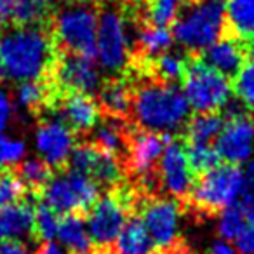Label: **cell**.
Segmentation results:
<instances>
[{
    "label": "cell",
    "mask_w": 254,
    "mask_h": 254,
    "mask_svg": "<svg viewBox=\"0 0 254 254\" xmlns=\"http://www.w3.org/2000/svg\"><path fill=\"white\" fill-rule=\"evenodd\" d=\"M0 64L14 82L42 80L56 64L54 42L44 26H16L0 37Z\"/></svg>",
    "instance_id": "obj_1"
},
{
    "label": "cell",
    "mask_w": 254,
    "mask_h": 254,
    "mask_svg": "<svg viewBox=\"0 0 254 254\" xmlns=\"http://www.w3.org/2000/svg\"><path fill=\"white\" fill-rule=\"evenodd\" d=\"M131 112L143 131L169 136L187 127L190 105L174 84L148 82L132 92Z\"/></svg>",
    "instance_id": "obj_2"
},
{
    "label": "cell",
    "mask_w": 254,
    "mask_h": 254,
    "mask_svg": "<svg viewBox=\"0 0 254 254\" xmlns=\"http://www.w3.org/2000/svg\"><path fill=\"white\" fill-rule=\"evenodd\" d=\"M226 28L225 0H195L173 25V39L191 53H200L223 37Z\"/></svg>",
    "instance_id": "obj_3"
},
{
    "label": "cell",
    "mask_w": 254,
    "mask_h": 254,
    "mask_svg": "<svg viewBox=\"0 0 254 254\" xmlns=\"http://www.w3.org/2000/svg\"><path fill=\"white\" fill-rule=\"evenodd\" d=\"M183 94L197 113H218L232 101L233 85L228 77L211 68L204 60L188 61L183 75Z\"/></svg>",
    "instance_id": "obj_4"
},
{
    "label": "cell",
    "mask_w": 254,
    "mask_h": 254,
    "mask_svg": "<svg viewBox=\"0 0 254 254\" xmlns=\"http://www.w3.org/2000/svg\"><path fill=\"white\" fill-rule=\"evenodd\" d=\"M98 19L99 12L91 5H66L58 12L53 23L56 42L68 54L96 60Z\"/></svg>",
    "instance_id": "obj_5"
},
{
    "label": "cell",
    "mask_w": 254,
    "mask_h": 254,
    "mask_svg": "<svg viewBox=\"0 0 254 254\" xmlns=\"http://www.w3.org/2000/svg\"><path fill=\"white\" fill-rule=\"evenodd\" d=\"M244 171L239 166H218L193 183L191 202L200 211L221 212L239 204L244 191Z\"/></svg>",
    "instance_id": "obj_6"
},
{
    "label": "cell",
    "mask_w": 254,
    "mask_h": 254,
    "mask_svg": "<svg viewBox=\"0 0 254 254\" xmlns=\"http://www.w3.org/2000/svg\"><path fill=\"white\" fill-rule=\"evenodd\" d=\"M132 53L131 26L117 9L99 12L96 35V63L110 73H119L127 66Z\"/></svg>",
    "instance_id": "obj_7"
},
{
    "label": "cell",
    "mask_w": 254,
    "mask_h": 254,
    "mask_svg": "<svg viewBox=\"0 0 254 254\" xmlns=\"http://www.w3.org/2000/svg\"><path fill=\"white\" fill-rule=\"evenodd\" d=\"M44 204L58 214H78L89 211L99 200V185L78 171H63L51 176L42 188Z\"/></svg>",
    "instance_id": "obj_8"
},
{
    "label": "cell",
    "mask_w": 254,
    "mask_h": 254,
    "mask_svg": "<svg viewBox=\"0 0 254 254\" xmlns=\"http://www.w3.org/2000/svg\"><path fill=\"white\" fill-rule=\"evenodd\" d=\"M131 207V195L115 191L101 197L91 209L87 216V228L94 246H113L127 223V211Z\"/></svg>",
    "instance_id": "obj_9"
},
{
    "label": "cell",
    "mask_w": 254,
    "mask_h": 254,
    "mask_svg": "<svg viewBox=\"0 0 254 254\" xmlns=\"http://www.w3.org/2000/svg\"><path fill=\"white\" fill-rule=\"evenodd\" d=\"M139 219L157 249H173L181 230V207L174 198L157 197L146 200Z\"/></svg>",
    "instance_id": "obj_10"
},
{
    "label": "cell",
    "mask_w": 254,
    "mask_h": 254,
    "mask_svg": "<svg viewBox=\"0 0 254 254\" xmlns=\"http://www.w3.org/2000/svg\"><path fill=\"white\" fill-rule=\"evenodd\" d=\"M216 150L221 160H225L230 166L251 162V157L254 153L253 120L246 113L230 117L216 139Z\"/></svg>",
    "instance_id": "obj_11"
},
{
    "label": "cell",
    "mask_w": 254,
    "mask_h": 254,
    "mask_svg": "<svg viewBox=\"0 0 254 254\" xmlns=\"http://www.w3.org/2000/svg\"><path fill=\"white\" fill-rule=\"evenodd\" d=\"M159 169V183L171 197H187L193 188V169L188 162L187 148L178 139L167 141Z\"/></svg>",
    "instance_id": "obj_12"
},
{
    "label": "cell",
    "mask_w": 254,
    "mask_h": 254,
    "mask_svg": "<svg viewBox=\"0 0 254 254\" xmlns=\"http://www.w3.org/2000/svg\"><path fill=\"white\" fill-rule=\"evenodd\" d=\"M35 150L39 159L44 160L49 167H61L70 162V157L75 150L73 131L63 120L51 119L42 122L33 134Z\"/></svg>",
    "instance_id": "obj_13"
},
{
    "label": "cell",
    "mask_w": 254,
    "mask_h": 254,
    "mask_svg": "<svg viewBox=\"0 0 254 254\" xmlns=\"http://www.w3.org/2000/svg\"><path fill=\"white\" fill-rule=\"evenodd\" d=\"M56 82L61 89L71 94H94L101 89V71L94 60L66 54L54 64Z\"/></svg>",
    "instance_id": "obj_14"
},
{
    "label": "cell",
    "mask_w": 254,
    "mask_h": 254,
    "mask_svg": "<svg viewBox=\"0 0 254 254\" xmlns=\"http://www.w3.org/2000/svg\"><path fill=\"white\" fill-rule=\"evenodd\" d=\"M73 171L85 174L98 185H117L122 180V167L115 155L99 150L91 143L77 145L70 157Z\"/></svg>",
    "instance_id": "obj_15"
},
{
    "label": "cell",
    "mask_w": 254,
    "mask_h": 254,
    "mask_svg": "<svg viewBox=\"0 0 254 254\" xmlns=\"http://www.w3.org/2000/svg\"><path fill=\"white\" fill-rule=\"evenodd\" d=\"M169 136L141 131L134 134L129 143V164L134 173L148 178L152 171L159 166Z\"/></svg>",
    "instance_id": "obj_16"
},
{
    "label": "cell",
    "mask_w": 254,
    "mask_h": 254,
    "mask_svg": "<svg viewBox=\"0 0 254 254\" xmlns=\"http://www.w3.org/2000/svg\"><path fill=\"white\" fill-rule=\"evenodd\" d=\"M61 117L63 122L73 132L92 131L99 124V105L92 96L71 92L61 99Z\"/></svg>",
    "instance_id": "obj_17"
},
{
    "label": "cell",
    "mask_w": 254,
    "mask_h": 254,
    "mask_svg": "<svg viewBox=\"0 0 254 254\" xmlns=\"http://www.w3.org/2000/svg\"><path fill=\"white\" fill-rule=\"evenodd\" d=\"M247 51L235 37H221L204 51V61L225 77H235L246 64Z\"/></svg>",
    "instance_id": "obj_18"
},
{
    "label": "cell",
    "mask_w": 254,
    "mask_h": 254,
    "mask_svg": "<svg viewBox=\"0 0 254 254\" xmlns=\"http://www.w3.org/2000/svg\"><path fill=\"white\" fill-rule=\"evenodd\" d=\"M66 251L71 254H92L94 242L89 233L87 223L78 214H66L60 219V228L56 237Z\"/></svg>",
    "instance_id": "obj_19"
},
{
    "label": "cell",
    "mask_w": 254,
    "mask_h": 254,
    "mask_svg": "<svg viewBox=\"0 0 254 254\" xmlns=\"http://www.w3.org/2000/svg\"><path fill=\"white\" fill-rule=\"evenodd\" d=\"M33 211L35 209L25 202L0 209V242L23 240L25 237L32 235Z\"/></svg>",
    "instance_id": "obj_20"
},
{
    "label": "cell",
    "mask_w": 254,
    "mask_h": 254,
    "mask_svg": "<svg viewBox=\"0 0 254 254\" xmlns=\"http://www.w3.org/2000/svg\"><path fill=\"white\" fill-rule=\"evenodd\" d=\"M117 254H153L157 249L139 218H129L115 240Z\"/></svg>",
    "instance_id": "obj_21"
},
{
    "label": "cell",
    "mask_w": 254,
    "mask_h": 254,
    "mask_svg": "<svg viewBox=\"0 0 254 254\" xmlns=\"http://www.w3.org/2000/svg\"><path fill=\"white\" fill-rule=\"evenodd\" d=\"M99 105L112 117H124L131 112L132 91L122 80H112L99 89Z\"/></svg>",
    "instance_id": "obj_22"
},
{
    "label": "cell",
    "mask_w": 254,
    "mask_h": 254,
    "mask_svg": "<svg viewBox=\"0 0 254 254\" xmlns=\"http://www.w3.org/2000/svg\"><path fill=\"white\" fill-rule=\"evenodd\" d=\"M225 120L219 113H198L187 124V139L190 145H212L221 132Z\"/></svg>",
    "instance_id": "obj_23"
},
{
    "label": "cell",
    "mask_w": 254,
    "mask_h": 254,
    "mask_svg": "<svg viewBox=\"0 0 254 254\" xmlns=\"http://www.w3.org/2000/svg\"><path fill=\"white\" fill-rule=\"evenodd\" d=\"M226 25L239 39L254 37V0H225Z\"/></svg>",
    "instance_id": "obj_24"
},
{
    "label": "cell",
    "mask_w": 254,
    "mask_h": 254,
    "mask_svg": "<svg viewBox=\"0 0 254 254\" xmlns=\"http://www.w3.org/2000/svg\"><path fill=\"white\" fill-rule=\"evenodd\" d=\"M173 42H174L173 33H171V30L164 28V26L148 25L139 30L138 37H136L138 49L141 51L143 56L150 61L162 56V54L169 53Z\"/></svg>",
    "instance_id": "obj_25"
},
{
    "label": "cell",
    "mask_w": 254,
    "mask_h": 254,
    "mask_svg": "<svg viewBox=\"0 0 254 254\" xmlns=\"http://www.w3.org/2000/svg\"><path fill=\"white\" fill-rule=\"evenodd\" d=\"M92 145L110 155L119 157L127 148L126 129L115 119L103 120L94 127V143Z\"/></svg>",
    "instance_id": "obj_26"
},
{
    "label": "cell",
    "mask_w": 254,
    "mask_h": 254,
    "mask_svg": "<svg viewBox=\"0 0 254 254\" xmlns=\"http://www.w3.org/2000/svg\"><path fill=\"white\" fill-rule=\"evenodd\" d=\"M190 4L191 0H146V18L150 25L167 28Z\"/></svg>",
    "instance_id": "obj_27"
},
{
    "label": "cell",
    "mask_w": 254,
    "mask_h": 254,
    "mask_svg": "<svg viewBox=\"0 0 254 254\" xmlns=\"http://www.w3.org/2000/svg\"><path fill=\"white\" fill-rule=\"evenodd\" d=\"M51 16V0H16L12 21L18 26H42Z\"/></svg>",
    "instance_id": "obj_28"
},
{
    "label": "cell",
    "mask_w": 254,
    "mask_h": 254,
    "mask_svg": "<svg viewBox=\"0 0 254 254\" xmlns=\"http://www.w3.org/2000/svg\"><path fill=\"white\" fill-rule=\"evenodd\" d=\"M152 63V70L157 77L160 78V82H167V84H174V82L181 80L187 70L188 60H185L181 54L178 53H166L162 56L155 58Z\"/></svg>",
    "instance_id": "obj_29"
},
{
    "label": "cell",
    "mask_w": 254,
    "mask_h": 254,
    "mask_svg": "<svg viewBox=\"0 0 254 254\" xmlns=\"http://www.w3.org/2000/svg\"><path fill=\"white\" fill-rule=\"evenodd\" d=\"M247 219L244 211L240 209V205H233L225 211L219 212L218 223H216V230H218L219 239L228 240V242H235L240 237V233L246 230Z\"/></svg>",
    "instance_id": "obj_30"
},
{
    "label": "cell",
    "mask_w": 254,
    "mask_h": 254,
    "mask_svg": "<svg viewBox=\"0 0 254 254\" xmlns=\"http://www.w3.org/2000/svg\"><path fill=\"white\" fill-rule=\"evenodd\" d=\"M16 103L25 110H37L51 101L49 87L42 80L21 82L16 89Z\"/></svg>",
    "instance_id": "obj_31"
},
{
    "label": "cell",
    "mask_w": 254,
    "mask_h": 254,
    "mask_svg": "<svg viewBox=\"0 0 254 254\" xmlns=\"http://www.w3.org/2000/svg\"><path fill=\"white\" fill-rule=\"evenodd\" d=\"M28 155L25 139L11 134H0V171H9L14 166H21Z\"/></svg>",
    "instance_id": "obj_32"
},
{
    "label": "cell",
    "mask_w": 254,
    "mask_h": 254,
    "mask_svg": "<svg viewBox=\"0 0 254 254\" xmlns=\"http://www.w3.org/2000/svg\"><path fill=\"white\" fill-rule=\"evenodd\" d=\"M60 216L47 204H39L33 211V233L44 242H54L60 228Z\"/></svg>",
    "instance_id": "obj_33"
},
{
    "label": "cell",
    "mask_w": 254,
    "mask_h": 254,
    "mask_svg": "<svg viewBox=\"0 0 254 254\" xmlns=\"http://www.w3.org/2000/svg\"><path fill=\"white\" fill-rule=\"evenodd\" d=\"M18 176L30 190H40L51 180V167L40 159H26L18 169Z\"/></svg>",
    "instance_id": "obj_34"
},
{
    "label": "cell",
    "mask_w": 254,
    "mask_h": 254,
    "mask_svg": "<svg viewBox=\"0 0 254 254\" xmlns=\"http://www.w3.org/2000/svg\"><path fill=\"white\" fill-rule=\"evenodd\" d=\"M187 153L193 173L205 174L214 167L221 166V157L216 146L212 145H190L187 148Z\"/></svg>",
    "instance_id": "obj_35"
},
{
    "label": "cell",
    "mask_w": 254,
    "mask_h": 254,
    "mask_svg": "<svg viewBox=\"0 0 254 254\" xmlns=\"http://www.w3.org/2000/svg\"><path fill=\"white\" fill-rule=\"evenodd\" d=\"M26 187L23 185L18 173L0 171V209L16 205L21 202Z\"/></svg>",
    "instance_id": "obj_36"
},
{
    "label": "cell",
    "mask_w": 254,
    "mask_h": 254,
    "mask_svg": "<svg viewBox=\"0 0 254 254\" xmlns=\"http://www.w3.org/2000/svg\"><path fill=\"white\" fill-rule=\"evenodd\" d=\"M233 91L244 106L254 110V61L246 63L235 75Z\"/></svg>",
    "instance_id": "obj_37"
},
{
    "label": "cell",
    "mask_w": 254,
    "mask_h": 254,
    "mask_svg": "<svg viewBox=\"0 0 254 254\" xmlns=\"http://www.w3.org/2000/svg\"><path fill=\"white\" fill-rule=\"evenodd\" d=\"M244 178H246V183H244L242 198L239 205L244 211H254V160L247 162V167L244 169Z\"/></svg>",
    "instance_id": "obj_38"
},
{
    "label": "cell",
    "mask_w": 254,
    "mask_h": 254,
    "mask_svg": "<svg viewBox=\"0 0 254 254\" xmlns=\"http://www.w3.org/2000/svg\"><path fill=\"white\" fill-rule=\"evenodd\" d=\"M14 117V99L5 89L0 87V134L5 131Z\"/></svg>",
    "instance_id": "obj_39"
},
{
    "label": "cell",
    "mask_w": 254,
    "mask_h": 254,
    "mask_svg": "<svg viewBox=\"0 0 254 254\" xmlns=\"http://www.w3.org/2000/svg\"><path fill=\"white\" fill-rule=\"evenodd\" d=\"M233 246L239 254H254V226L247 225L239 239L233 242Z\"/></svg>",
    "instance_id": "obj_40"
},
{
    "label": "cell",
    "mask_w": 254,
    "mask_h": 254,
    "mask_svg": "<svg viewBox=\"0 0 254 254\" xmlns=\"http://www.w3.org/2000/svg\"><path fill=\"white\" fill-rule=\"evenodd\" d=\"M0 254H32L25 240H4L0 242Z\"/></svg>",
    "instance_id": "obj_41"
},
{
    "label": "cell",
    "mask_w": 254,
    "mask_h": 254,
    "mask_svg": "<svg viewBox=\"0 0 254 254\" xmlns=\"http://www.w3.org/2000/svg\"><path fill=\"white\" fill-rule=\"evenodd\" d=\"M16 0H0V32L12 21Z\"/></svg>",
    "instance_id": "obj_42"
},
{
    "label": "cell",
    "mask_w": 254,
    "mask_h": 254,
    "mask_svg": "<svg viewBox=\"0 0 254 254\" xmlns=\"http://www.w3.org/2000/svg\"><path fill=\"white\" fill-rule=\"evenodd\" d=\"M207 254H239V251L235 249V246L232 242L218 239L209 246Z\"/></svg>",
    "instance_id": "obj_43"
},
{
    "label": "cell",
    "mask_w": 254,
    "mask_h": 254,
    "mask_svg": "<svg viewBox=\"0 0 254 254\" xmlns=\"http://www.w3.org/2000/svg\"><path fill=\"white\" fill-rule=\"evenodd\" d=\"M37 254H71V253L66 251L61 244H58V242H46L42 247H40Z\"/></svg>",
    "instance_id": "obj_44"
},
{
    "label": "cell",
    "mask_w": 254,
    "mask_h": 254,
    "mask_svg": "<svg viewBox=\"0 0 254 254\" xmlns=\"http://www.w3.org/2000/svg\"><path fill=\"white\" fill-rule=\"evenodd\" d=\"M68 2H71V4H82V5H87V4H91L92 0H68Z\"/></svg>",
    "instance_id": "obj_45"
},
{
    "label": "cell",
    "mask_w": 254,
    "mask_h": 254,
    "mask_svg": "<svg viewBox=\"0 0 254 254\" xmlns=\"http://www.w3.org/2000/svg\"><path fill=\"white\" fill-rule=\"evenodd\" d=\"M249 54H251V58H253V61H254V37L249 40Z\"/></svg>",
    "instance_id": "obj_46"
},
{
    "label": "cell",
    "mask_w": 254,
    "mask_h": 254,
    "mask_svg": "<svg viewBox=\"0 0 254 254\" xmlns=\"http://www.w3.org/2000/svg\"><path fill=\"white\" fill-rule=\"evenodd\" d=\"M173 254H195V253H191V251H188V249H178V251H174Z\"/></svg>",
    "instance_id": "obj_47"
},
{
    "label": "cell",
    "mask_w": 254,
    "mask_h": 254,
    "mask_svg": "<svg viewBox=\"0 0 254 254\" xmlns=\"http://www.w3.org/2000/svg\"><path fill=\"white\" fill-rule=\"evenodd\" d=\"M115 2H132V0H115Z\"/></svg>",
    "instance_id": "obj_48"
}]
</instances>
